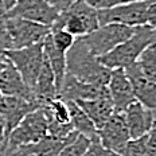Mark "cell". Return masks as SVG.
<instances>
[{
    "instance_id": "obj_13",
    "label": "cell",
    "mask_w": 156,
    "mask_h": 156,
    "mask_svg": "<svg viewBox=\"0 0 156 156\" xmlns=\"http://www.w3.org/2000/svg\"><path fill=\"white\" fill-rule=\"evenodd\" d=\"M124 117L131 139H139L148 135L151 131L156 117V110L148 109L139 101H135L124 110Z\"/></svg>"
},
{
    "instance_id": "obj_3",
    "label": "cell",
    "mask_w": 156,
    "mask_h": 156,
    "mask_svg": "<svg viewBox=\"0 0 156 156\" xmlns=\"http://www.w3.org/2000/svg\"><path fill=\"white\" fill-rule=\"evenodd\" d=\"M4 55L18 70L26 85L34 92V87L37 85V80L44 61L43 42L28 47L18 48V50H8L5 51Z\"/></svg>"
},
{
    "instance_id": "obj_15",
    "label": "cell",
    "mask_w": 156,
    "mask_h": 156,
    "mask_svg": "<svg viewBox=\"0 0 156 156\" xmlns=\"http://www.w3.org/2000/svg\"><path fill=\"white\" fill-rule=\"evenodd\" d=\"M0 92H2L3 96L20 97V98L28 100V101L38 102L35 93L24 83L23 78L20 77V74L18 73V70L15 69L11 62L0 73Z\"/></svg>"
},
{
    "instance_id": "obj_2",
    "label": "cell",
    "mask_w": 156,
    "mask_h": 156,
    "mask_svg": "<svg viewBox=\"0 0 156 156\" xmlns=\"http://www.w3.org/2000/svg\"><path fill=\"white\" fill-rule=\"evenodd\" d=\"M156 43V30L151 26H137L135 32L126 41L120 43L108 54L100 57V62L110 70L126 69L136 63L143 51L148 46Z\"/></svg>"
},
{
    "instance_id": "obj_34",
    "label": "cell",
    "mask_w": 156,
    "mask_h": 156,
    "mask_svg": "<svg viewBox=\"0 0 156 156\" xmlns=\"http://www.w3.org/2000/svg\"><path fill=\"white\" fill-rule=\"evenodd\" d=\"M16 2H18V0H3L4 7H5V11H9V9H11L16 4Z\"/></svg>"
},
{
    "instance_id": "obj_22",
    "label": "cell",
    "mask_w": 156,
    "mask_h": 156,
    "mask_svg": "<svg viewBox=\"0 0 156 156\" xmlns=\"http://www.w3.org/2000/svg\"><path fill=\"white\" fill-rule=\"evenodd\" d=\"M90 144H92V140L89 137L81 135V133H77L73 137V140L69 141L63 147L59 156H85Z\"/></svg>"
},
{
    "instance_id": "obj_12",
    "label": "cell",
    "mask_w": 156,
    "mask_h": 156,
    "mask_svg": "<svg viewBox=\"0 0 156 156\" xmlns=\"http://www.w3.org/2000/svg\"><path fill=\"white\" fill-rule=\"evenodd\" d=\"M108 92L112 100L115 112L124 113V110L136 101L135 94L132 90V85L129 78L126 77L124 69H115L110 73L108 82Z\"/></svg>"
},
{
    "instance_id": "obj_8",
    "label": "cell",
    "mask_w": 156,
    "mask_h": 156,
    "mask_svg": "<svg viewBox=\"0 0 156 156\" xmlns=\"http://www.w3.org/2000/svg\"><path fill=\"white\" fill-rule=\"evenodd\" d=\"M59 12V9L47 0H18L14 7L5 12V15L18 16L51 27Z\"/></svg>"
},
{
    "instance_id": "obj_25",
    "label": "cell",
    "mask_w": 156,
    "mask_h": 156,
    "mask_svg": "<svg viewBox=\"0 0 156 156\" xmlns=\"http://www.w3.org/2000/svg\"><path fill=\"white\" fill-rule=\"evenodd\" d=\"M12 50V43H11V38L5 27V19L4 14L0 15V57L5 54V51Z\"/></svg>"
},
{
    "instance_id": "obj_23",
    "label": "cell",
    "mask_w": 156,
    "mask_h": 156,
    "mask_svg": "<svg viewBox=\"0 0 156 156\" xmlns=\"http://www.w3.org/2000/svg\"><path fill=\"white\" fill-rule=\"evenodd\" d=\"M50 34H51V39H53V43L55 44V47L59 48L63 53H67L70 50L77 39L74 35H71L70 32H67L65 30L50 31Z\"/></svg>"
},
{
    "instance_id": "obj_20",
    "label": "cell",
    "mask_w": 156,
    "mask_h": 156,
    "mask_svg": "<svg viewBox=\"0 0 156 156\" xmlns=\"http://www.w3.org/2000/svg\"><path fill=\"white\" fill-rule=\"evenodd\" d=\"M70 109V119L73 129L81 135L89 137L92 141L98 140V131L92 122V120L87 117V115L81 109V106L74 101H66Z\"/></svg>"
},
{
    "instance_id": "obj_28",
    "label": "cell",
    "mask_w": 156,
    "mask_h": 156,
    "mask_svg": "<svg viewBox=\"0 0 156 156\" xmlns=\"http://www.w3.org/2000/svg\"><path fill=\"white\" fill-rule=\"evenodd\" d=\"M143 156H156V117L151 131L147 135V143H145V151Z\"/></svg>"
},
{
    "instance_id": "obj_35",
    "label": "cell",
    "mask_w": 156,
    "mask_h": 156,
    "mask_svg": "<svg viewBox=\"0 0 156 156\" xmlns=\"http://www.w3.org/2000/svg\"><path fill=\"white\" fill-rule=\"evenodd\" d=\"M5 7H4V3H3V0H0V15H3V14H5Z\"/></svg>"
},
{
    "instance_id": "obj_14",
    "label": "cell",
    "mask_w": 156,
    "mask_h": 156,
    "mask_svg": "<svg viewBox=\"0 0 156 156\" xmlns=\"http://www.w3.org/2000/svg\"><path fill=\"white\" fill-rule=\"evenodd\" d=\"M124 70L132 85L136 101L143 104L145 108L156 110V83L141 73L137 63H133Z\"/></svg>"
},
{
    "instance_id": "obj_24",
    "label": "cell",
    "mask_w": 156,
    "mask_h": 156,
    "mask_svg": "<svg viewBox=\"0 0 156 156\" xmlns=\"http://www.w3.org/2000/svg\"><path fill=\"white\" fill-rule=\"evenodd\" d=\"M145 143H147V135L139 139H131L125 145L121 156H143L145 151Z\"/></svg>"
},
{
    "instance_id": "obj_30",
    "label": "cell",
    "mask_w": 156,
    "mask_h": 156,
    "mask_svg": "<svg viewBox=\"0 0 156 156\" xmlns=\"http://www.w3.org/2000/svg\"><path fill=\"white\" fill-rule=\"evenodd\" d=\"M7 140H8V133H7V128H5V122L3 120V117L0 116V148L7 144Z\"/></svg>"
},
{
    "instance_id": "obj_9",
    "label": "cell",
    "mask_w": 156,
    "mask_h": 156,
    "mask_svg": "<svg viewBox=\"0 0 156 156\" xmlns=\"http://www.w3.org/2000/svg\"><path fill=\"white\" fill-rule=\"evenodd\" d=\"M98 140L105 148L120 155L122 154L125 145L131 140L124 113H113L102 128L98 129Z\"/></svg>"
},
{
    "instance_id": "obj_5",
    "label": "cell",
    "mask_w": 156,
    "mask_h": 156,
    "mask_svg": "<svg viewBox=\"0 0 156 156\" xmlns=\"http://www.w3.org/2000/svg\"><path fill=\"white\" fill-rule=\"evenodd\" d=\"M48 131L47 116L43 108H38L28 113L20 121L16 128L11 131L8 135L7 144L14 148L23 147L28 144H35L41 141Z\"/></svg>"
},
{
    "instance_id": "obj_36",
    "label": "cell",
    "mask_w": 156,
    "mask_h": 156,
    "mask_svg": "<svg viewBox=\"0 0 156 156\" xmlns=\"http://www.w3.org/2000/svg\"><path fill=\"white\" fill-rule=\"evenodd\" d=\"M48 3H50V4H53V5H55V7H57V3H58V0H47Z\"/></svg>"
},
{
    "instance_id": "obj_6",
    "label": "cell",
    "mask_w": 156,
    "mask_h": 156,
    "mask_svg": "<svg viewBox=\"0 0 156 156\" xmlns=\"http://www.w3.org/2000/svg\"><path fill=\"white\" fill-rule=\"evenodd\" d=\"M5 27L11 38L12 50L28 47L43 42V39L50 34V27L41 23L27 20L18 16H8L4 14Z\"/></svg>"
},
{
    "instance_id": "obj_29",
    "label": "cell",
    "mask_w": 156,
    "mask_h": 156,
    "mask_svg": "<svg viewBox=\"0 0 156 156\" xmlns=\"http://www.w3.org/2000/svg\"><path fill=\"white\" fill-rule=\"evenodd\" d=\"M147 24L156 30V0H151L147 9Z\"/></svg>"
},
{
    "instance_id": "obj_27",
    "label": "cell",
    "mask_w": 156,
    "mask_h": 156,
    "mask_svg": "<svg viewBox=\"0 0 156 156\" xmlns=\"http://www.w3.org/2000/svg\"><path fill=\"white\" fill-rule=\"evenodd\" d=\"M85 156H121V155L117 154L115 151H110V149L105 148L101 143H100V140H94V141H92L89 149L86 151Z\"/></svg>"
},
{
    "instance_id": "obj_17",
    "label": "cell",
    "mask_w": 156,
    "mask_h": 156,
    "mask_svg": "<svg viewBox=\"0 0 156 156\" xmlns=\"http://www.w3.org/2000/svg\"><path fill=\"white\" fill-rule=\"evenodd\" d=\"M77 104L87 115V117L92 120L97 131L101 129L104 124L115 113V108H113L112 100H110L109 96L100 97V98L94 100H82V101H77Z\"/></svg>"
},
{
    "instance_id": "obj_11",
    "label": "cell",
    "mask_w": 156,
    "mask_h": 156,
    "mask_svg": "<svg viewBox=\"0 0 156 156\" xmlns=\"http://www.w3.org/2000/svg\"><path fill=\"white\" fill-rule=\"evenodd\" d=\"M38 108H41V105L35 101H28L14 96H3L0 98V116L5 122L8 135L12 129L20 124V121L28 113Z\"/></svg>"
},
{
    "instance_id": "obj_21",
    "label": "cell",
    "mask_w": 156,
    "mask_h": 156,
    "mask_svg": "<svg viewBox=\"0 0 156 156\" xmlns=\"http://www.w3.org/2000/svg\"><path fill=\"white\" fill-rule=\"evenodd\" d=\"M136 63L139 65L141 73L156 83V43L145 48Z\"/></svg>"
},
{
    "instance_id": "obj_26",
    "label": "cell",
    "mask_w": 156,
    "mask_h": 156,
    "mask_svg": "<svg viewBox=\"0 0 156 156\" xmlns=\"http://www.w3.org/2000/svg\"><path fill=\"white\" fill-rule=\"evenodd\" d=\"M92 7L96 9H106V8H113L119 7V5L129 4L133 2H140V0H86Z\"/></svg>"
},
{
    "instance_id": "obj_1",
    "label": "cell",
    "mask_w": 156,
    "mask_h": 156,
    "mask_svg": "<svg viewBox=\"0 0 156 156\" xmlns=\"http://www.w3.org/2000/svg\"><path fill=\"white\" fill-rule=\"evenodd\" d=\"M112 70L100 62L81 38H77L66 53V74L86 83L108 86Z\"/></svg>"
},
{
    "instance_id": "obj_10",
    "label": "cell",
    "mask_w": 156,
    "mask_h": 156,
    "mask_svg": "<svg viewBox=\"0 0 156 156\" xmlns=\"http://www.w3.org/2000/svg\"><path fill=\"white\" fill-rule=\"evenodd\" d=\"M109 96L108 86L93 85L86 83L82 81H78L77 78L67 76L65 77V81L61 86V90L58 93V97L63 101H82V100H94L100 97Z\"/></svg>"
},
{
    "instance_id": "obj_19",
    "label": "cell",
    "mask_w": 156,
    "mask_h": 156,
    "mask_svg": "<svg viewBox=\"0 0 156 156\" xmlns=\"http://www.w3.org/2000/svg\"><path fill=\"white\" fill-rule=\"evenodd\" d=\"M34 93L37 97L38 102L42 105H44L50 100H54L58 97L57 92V83H55V76L53 73V69L48 65L46 57L43 61V66L41 69L39 77L37 80V85L34 87Z\"/></svg>"
},
{
    "instance_id": "obj_31",
    "label": "cell",
    "mask_w": 156,
    "mask_h": 156,
    "mask_svg": "<svg viewBox=\"0 0 156 156\" xmlns=\"http://www.w3.org/2000/svg\"><path fill=\"white\" fill-rule=\"evenodd\" d=\"M0 156H20V154L18 152V148L5 144L4 147L0 148Z\"/></svg>"
},
{
    "instance_id": "obj_37",
    "label": "cell",
    "mask_w": 156,
    "mask_h": 156,
    "mask_svg": "<svg viewBox=\"0 0 156 156\" xmlns=\"http://www.w3.org/2000/svg\"><path fill=\"white\" fill-rule=\"evenodd\" d=\"M2 97H3V94H2V92H0V98H2Z\"/></svg>"
},
{
    "instance_id": "obj_4",
    "label": "cell",
    "mask_w": 156,
    "mask_h": 156,
    "mask_svg": "<svg viewBox=\"0 0 156 156\" xmlns=\"http://www.w3.org/2000/svg\"><path fill=\"white\" fill-rule=\"evenodd\" d=\"M135 32V27H129L124 24H104L97 30L89 32L87 35L81 37L82 42L87 46L96 57H102L108 54L120 43L126 41Z\"/></svg>"
},
{
    "instance_id": "obj_33",
    "label": "cell",
    "mask_w": 156,
    "mask_h": 156,
    "mask_svg": "<svg viewBox=\"0 0 156 156\" xmlns=\"http://www.w3.org/2000/svg\"><path fill=\"white\" fill-rule=\"evenodd\" d=\"M8 65H9V61L7 59V57H5V55H2V57H0V73H2Z\"/></svg>"
},
{
    "instance_id": "obj_38",
    "label": "cell",
    "mask_w": 156,
    "mask_h": 156,
    "mask_svg": "<svg viewBox=\"0 0 156 156\" xmlns=\"http://www.w3.org/2000/svg\"><path fill=\"white\" fill-rule=\"evenodd\" d=\"M27 156H35V155H27Z\"/></svg>"
},
{
    "instance_id": "obj_7",
    "label": "cell",
    "mask_w": 156,
    "mask_h": 156,
    "mask_svg": "<svg viewBox=\"0 0 156 156\" xmlns=\"http://www.w3.org/2000/svg\"><path fill=\"white\" fill-rule=\"evenodd\" d=\"M151 0H140L119 7L98 9L100 26L104 24H124L129 27L147 24V9Z\"/></svg>"
},
{
    "instance_id": "obj_32",
    "label": "cell",
    "mask_w": 156,
    "mask_h": 156,
    "mask_svg": "<svg viewBox=\"0 0 156 156\" xmlns=\"http://www.w3.org/2000/svg\"><path fill=\"white\" fill-rule=\"evenodd\" d=\"M74 2H77V0H58L57 3V8L59 9V11H63V9H66L69 5H71Z\"/></svg>"
},
{
    "instance_id": "obj_16",
    "label": "cell",
    "mask_w": 156,
    "mask_h": 156,
    "mask_svg": "<svg viewBox=\"0 0 156 156\" xmlns=\"http://www.w3.org/2000/svg\"><path fill=\"white\" fill-rule=\"evenodd\" d=\"M78 132L74 131L70 136L67 137H58V136L47 135L42 139L41 141L35 143V144H28L19 147L18 152L20 156H27V155H35V156H59L61 151L69 141L73 140V137Z\"/></svg>"
},
{
    "instance_id": "obj_18",
    "label": "cell",
    "mask_w": 156,
    "mask_h": 156,
    "mask_svg": "<svg viewBox=\"0 0 156 156\" xmlns=\"http://www.w3.org/2000/svg\"><path fill=\"white\" fill-rule=\"evenodd\" d=\"M43 54L48 65L53 69V73L55 76V83H57V92L59 93L61 86H62L65 77H66V53L55 47L53 39H51V34H48L43 39Z\"/></svg>"
}]
</instances>
